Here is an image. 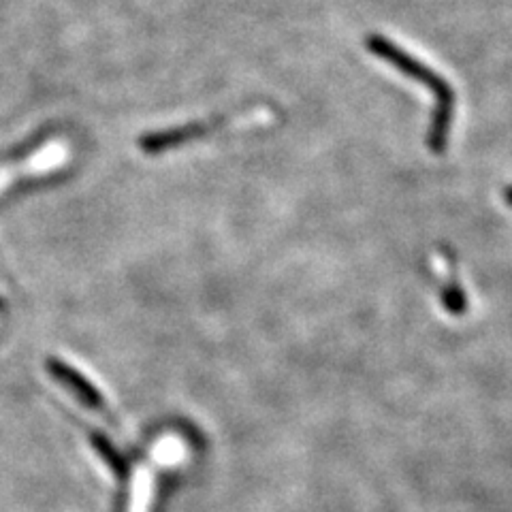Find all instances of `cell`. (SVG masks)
I'll return each instance as SVG.
<instances>
[{"label": "cell", "mask_w": 512, "mask_h": 512, "mask_svg": "<svg viewBox=\"0 0 512 512\" xmlns=\"http://www.w3.org/2000/svg\"><path fill=\"white\" fill-rule=\"evenodd\" d=\"M367 50H370L376 58L389 62L391 67H395L399 73H404L406 77L419 82L427 90L434 92L436 96V107L440 109H455V90L451 84L446 82L442 75H438L434 69H429L427 64L421 60H416L408 52H404L397 43L384 39L380 35H370L365 41Z\"/></svg>", "instance_id": "cell-1"}, {"label": "cell", "mask_w": 512, "mask_h": 512, "mask_svg": "<svg viewBox=\"0 0 512 512\" xmlns=\"http://www.w3.org/2000/svg\"><path fill=\"white\" fill-rule=\"evenodd\" d=\"M504 199H506V203L512 207V188H508V190L504 192Z\"/></svg>", "instance_id": "cell-2"}]
</instances>
